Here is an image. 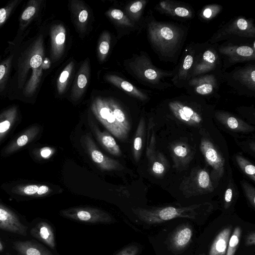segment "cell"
Returning <instances> with one entry per match:
<instances>
[{"mask_svg":"<svg viewBox=\"0 0 255 255\" xmlns=\"http://www.w3.org/2000/svg\"><path fill=\"white\" fill-rule=\"evenodd\" d=\"M145 24L149 42L159 60L176 64L187 38L189 26L158 21L151 13L147 17Z\"/></svg>","mask_w":255,"mask_h":255,"instance_id":"obj_1","label":"cell"},{"mask_svg":"<svg viewBox=\"0 0 255 255\" xmlns=\"http://www.w3.org/2000/svg\"><path fill=\"white\" fill-rule=\"evenodd\" d=\"M215 110L206 100L188 94L166 98L157 108L161 118L194 128H201L203 124L211 122Z\"/></svg>","mask_w":255,"mask_h":255,"instance_id":"obj_2","label":"cell"},{"mask_svg":"<svg viewBox=\"0 0 255 255\" xmlns=\"http://www.w3.org/2000/svg\"><path fill=\"white\" fill-rule=\"evenodd\" d=\"M91 110L98 120L116 137L126 140L130 129L128 119L119 103L111 98L97 97Z\"/></svg>","mask_w":255,"mask_h":255,"instance_id":"obj_3","label":"cell"},{"mask_svg":"<svg viewBox=\"0 0 255 255\" xmlns=\"http://www.w3.org/2000/svg\"><path fill=\"white\" fill-rule=\"evenodd\" d=\"M211 206L208 203L185 207L166 206L151 208H133V213L141 222L148 225L160 224L177 218L197 219Z\"/></svg>","mask_w":255,"mask_h":255,"instance_id":"obj_4","label":"cell"},{"mask_svg":"<svg viewBox=\"0 0 255 255\" xmlns=\"http://www.w3.org/2000/svg\"><path fill=\"white\" fill-rule=\"evenodd\" d=\"M128 66L138 79L153 89L164 90L172 86L167 79L173 77L174 69L166 70L157 67L148 55L143 52L133 56Z\"/></svg>","mask_w":255,"mask_h":255,"instance_id":"obj_5","label":"cell"},{"mask_svg":"<svg viewBox=\"0 0 255 255\" xmlns=\"http://www.w3.org/2000/svg\"><path fill=\"white\" fill-rule=\"evenodd\" d=\"M255 40H229L218 43L223 72L238 63L255 62Z\"/></svg>","mask_w":255,"mask_h":255,"instance_id":"obj_6","label":"cell"},{"mask_svg":"<svg viewBox=\"0 0 255 255\" xmlns=\"http://www.w3.org/2000/svg\"><path fill=\"white\" fill-rule=\"evenodd\" d=\"M250 39H255L254 19L240 15L221 25L208 41L219 43L229 40Z\"/></svg>","mask_w":255,"mask_h":255,"instance_id":"obj_7","label":"cell"},{"mask_svg":"<svg viewBox=\"0 0 255 255\" xmlns=\"http://www.w3.org/2000/svg\"><path fill=\"white\" fill-rule=\"evenodd\" d=\"M218 43H211L208 40L197 43L196 55L191 78L207 73L222 75V63L218 50Z\"/></svg>","mask_w":255,"mask_h":255,"instance_id":"obj_8","label":"cell"},{"mask_svg":"<svg viewBox=\"0 0 255 255\" xmlns=\"http://www.w3.org/2000/svg\"><path fill=\"white\" fill-rule=\"evenodd\" d=\"M222 79L238 95L255 96V62L236 67L230 72H224Z\"/></svg>","mask_w":255,"mask_h":255,"instance_id":"obj_9","label":"cell"},{"mask_svg":"<svg viewBox=\"0 0 255 255\" xmlns=\"http://www.w3.org/2000/svg\"><path fill=\"white\" fill-rule=\"evenodd\" d=\"M222 75L207 73L191 77L184 89L187 94L196 96L205 100L219 98Z\"/></svg>","mask_w":255,"mask_h":255,"instance_id":"obj_10","label":"cell"},{"mask_svg":"<svg viewBox=\"0 0 255 255\" xmlns=\"http://www.w3.org/2000/svg\"><path fill=\"white\" fill-rule=\"evenodd\" d=\"M210 175L205 169L197 168L182 181L180 189L187 197L212 192L214 188Z\"/></svg>","mask_w":255,"mask_h":255,"instance_id":"obj_11","label":"cell"},{"mask_svg":"<svg viewBox=\"0 0 255 255\" xmlns=\"http://www.w3.org/2000/svg\"><path fill=\"white\" fill-rule=\"evenodd\" d=\"M62 217L86 224H110L115 219L107 212L95 207H74L61 210Z\"/></svg>","mask_w":255,"mask_h":255,"instance_id":"obj_12","label":"cell"},{"mask_svg":"<svg viewBox=\"0 0 255 255\" xmlns=\"http://www.w3.org/2000/svg\"><path fill=\"white\" fill-rule=\"evenodd\" d=\"M196 42H191L186 46L177 65L173 69L174 73L170 79L172 85L184 88L189 79L196 55Z\"/></svg>","mask_w":255,"mask_h":255,"instance_id":"obj_13","label":"cell"},{"mask_svg":"<svg viewBox=\"0 0 255 255\" xmlns=\"http://www.w3.org/2000/svg\"><path fill=\"white\" fill-rule=\"evenodd\" d=\"M81 142L91 160L101 170L112 171H121L125 169L119 161L110 158L102 152L89 133L84 134L81 137Z\"/></svg>","mask_w":255,"mask_h":255,"instance_id":"obj_14","label":"cell"},{"mask_svg":"<svg viewBox=\"0 0 255 255\" xmlns=\"http://www.w3.org/2000/svg\"><path fill=\"white\" fill-rule=\"evenodd\" d=\"M200 148L206 162L212 169V181L219 180L225 172L224 158L214 144L207 137L201 138Z\"/></svg>","mask_w":255,"mask_h":255,"instance_id":"obj_15","label":"cell"},{"mask_svg":"<svg viewBox=\"0 0 255 255\" xmlns=\"http://www.w3.org/2000/svg\"><path fill=\"white\" fill-rule=\"evenodd\" d=\"M155 9L162 14L183 20L191 19L195 15L194 9L190 4L177 0L160 1Z\"/></svg>","mask_w":255,"mask_h":255,"instance_id":"obj_16","label":"cell"},{"mask_svg":"<svg viewBox=\"0 0 255 255\" xmlns=\"http://www.w3.org/2000/svg\"><path fill=\"white\" fill-rule=\"evenodd\" d=\"M0 229L26 236L27 227L20 221L14 212L0 203Z\"/></svg>","mask_w":255,"mask_h":255,"instance_id":"obj_17","label":"cell"},{"mask_svg":"<svg viewBox=\"0 0 255 255\" xmlns=\"http://www.w3.org/2000/svg\"><path fill=\"white\" fill-rule=\"evenodd\" d=\"M213 118L225 128L233 132L246 133L253 131L255 129L241 119L227 111L215 110Z\"/></svg>","mask_w":255,"mask_h":255,"instance_id":"obj_18","label":"cell"},{"mask_svg":"<svg viewBox=\"0 0 255 255\" xmlns=\"http://www.w3.org/2000/svg\"><path fill=\"white\" fill-rule=\"evenodd\" d=\"M193 236V230L188 224L178 227L170 236L168 244L174 252H179L184 250L190 243Z\"/></svg>","mask_w":255,"mask_h":255,"instance_id":"obj_19","label":"cell"},{"mask_svg":"<svg viewBox=\"0 0 255 255\" xmlns=\"http://www.w3.org/2000/svg\"><path fill=\"white\" fill-rule=\"evenodd\" d=\"M31 236L44 243L52 249L56 246L54 230L51 226L46 222L38 223L30 231Z\"/></svg>","mask_w":255,"mask_h":255,"instance_id":"obj_20","label":"cell"},{"mask_svg":"<svg viewBox=\"0 0 255 255\" xmlns=\"http://www.w3.org/2000/svg\"><path fill=\"white\" fill-rule=\"evenodd\" d=\"M15 255H54L41 244L34 240L16 241L13 243Z\"/></svg>","mask_w":255,"mask_h":255,"instance_id":"obj_21","label":"cell"},{"mask_svg":"<svg viewBox=\"0 0 255 255\" xmlns=\"http://www.w3.org/2000/svg\"><path fill=\"white\" fill-rule=\"evenodd\" d=\"M66 31L61 24L54 25L51 30V50L53 60H58L62 55L66 40Z\"/></svg>","mask_w":255,"mask_h":255,"instance_id":"obj_22","label":"cell"},{"mask_svg":"<svg viewBox=\"0 0 255 255\" xmlns=\"http://www.w3.org/2000/svg\"><path fill=\"white\" fill-rule=\"evenodd\" d=\"M89 77V60L86 59L78 72L76 81L72 87L71 97L73 101H77L82 97L88 84Z\"/></svg>","mask_w":255,"mask_h":255,"instance_id":"obj_23","label":"cell"},{"mask_svg":"<svg viewBox=\"0 0 255 255\" xmlns=\"http://www.w3.org/2000/svg\"><path fill=\"white\" fill-rule=\"evenodd\" d=\"M90 127L100 144L110 153L119 156L122 151L114 138L107 131H102L93 122H90Z\"/></svg>","mask_w":255,"mask_h":255,"instance_id":"obj_24","label":"cell"},{"mask_svg":"<svg viewBox=\"0 0 255 255\" xmlns=\"http://www.w3.org/2000/svg\"><path fill=\"white\" fill-rule=\"evenodd\" d=\"M105 78L110 83L140 101H146L149 98L146 94L118 76L108 75L106 76Z\"/></svg>","mask_w":255,"mask_h":255,"instance_id":"obj_25","label":"cell"},{"mask_svg":"<svg viewBox=\"0 0 255 255\" xmlns=\"http://www.w3.org/2000/svg\"><path fill=\"white\" fill-rule=\"evenodd\" d=\"M171 154L174 166L180 168L187 166L191 159V150L183 142L173 143L170 148Z\"/></svg>","mask_w":255,"mask_h":255,"instance_id":"obj_26","label":"cell"},{"mask_svg":"<svg viewBox=\"0 0 255 255\" xmlns=\"http://www.w3.org/2000/svg\"><path fill=\"white\" fill-rule=\"evenodd\" d=\"M232 232V226L223 229L213 241L209 255H226L228 242Z\"/></svg>","mask_w":255,"mask_h":255,"instance_id":"obj_27","label":"cell"},{"mask_svg":"<svg viewBox=\"0 0 255 255\" xmlns=\"http://www.w3.org/2000/svg\"><path fill=\"white\" fill-rule=\"evenodd\" d=\"M39 130L40 128L37 126L30 127L6 147L4 153L9 154L20 149L33 140Z\"/></svg>","mask_w":255,"mask_h":255,"instance_id":"obj_28","label":"cell"},{"mask_svg":"<svg viewBox=\"0 0 255 255\" xmlns=\"http://www.w3.org/2000/svg\"><path fill=\"white\" fill-rule=\"evenodd\" d=\"M70 7L77 28L81 32H84L89 16L87 7L82 1L77 0L71 1Z\"/></svg>","mask_w":255,"mask_h":255,"instance_id":"obj_29","label":"cell"},{"mask_svg":"<svg viewBox=\"0 0 255 255\" xmlns=\"http://www.w3.org/2000/svg\"><path fill=\"white\" fill-rule=\"evenodd\" d=\"M51 189L45 185L27 184L14 187L12 192L17 194L33 197L44 196L51 192Z\"/></svg>","mask_w":255,"mask_h":255,"instance_id":"obj_30","label":"cell"},{"mask_svg":"<svg viewBox=\"0 0 255 255\" xmlns=\"http://www.w3.org/2000/svg\"><path fill=\"white\" fill-rule=\"evenodd\" d=\"M17 117V110L11 108L0 115V141L7 133L14 123Z\"/></svg>","mask_w":255,"mask_h":255,"instance_id":"obj_31","label":"cell"},{"mask_svg":"<svg viewBox=\"0 0 255 255\" xmlns=\"http://www.w3.org/2000/svg\"><path fill=\"white\" fill-rule=\"evenodd\" d=\"M144 132L145 121L144 118L141 117L137 126L133 142V157L136 162L139 160L141 156Z\"/></svg>","mask_w":255,"mask_h":255,"instance_id":"obj_32","label":"cell"},{"mask_svg":"<svg viewBox=\"0 0 255 255\" xmlns=\"http://www.w3.org/2000/svg\"><path fill=\"white\" fill-rule=\"evenodd\" d=\"M223 6L219 4L213 3L203 7L198 14L200 20L208 22L217 16L223 10Z\"/></svg>","mask_w":255,"mask_h":255,"instance_id":"obj_33","label":"cell"},{"mask_svg":"<svg viewBox=\"0 0 255 255\" xmlns=\"http://www.w3.org/2000/svg\"><path fill=\"white\" fill-rule=\"evenodd\" d=\"M111 36L108 31H104L99 39L97 48V53L101 61L105 60L107 57L110 47Z\"/></svg>","mask_w":255,"mask_h":255,"instance_id":"obj_34","label":"cell"},{"mask_svg":"<svg viewBox=\"0 0 255 255\" xmlns=\"http://www.w3.org/2000/svg\"><path fill=\"white\" fill-rule=\"evenodd\" d=\"M74 66V62L71 61L61 73L57 82V89L59 94H62L64 92Z\"/></svg>","mask_w":255,"mask_h":255,"instance_id":"obj_35","label":"cell"},{"mask_svg":"<svg viewBox=\"0 0 255 255\" xmlns=\"http://www.w3.org/2000/svg\"><path fill=\"white\" fill-rule=\"evenodd\" d=\"M236 161L243 172L253 181H255V167L250 161L244 156L237 154Z\"/></svg>","mask_w":255,"mask_h":255,"instance_id":"obj_36","label":"cell"},{"mask_svg":"<svg viewBox=\"0 0 255 255\" xmlns=\"http://www.w3.org/2000/svg\"><path fill=\"white\" fill-rule=\"evenodd\" d=\"M148 159L150 163L151 171L155 176H160L165 172L166 169L165 163L163 157H161L159 153H158L156 156L154 153Z\"/></svg>","mask_w":255,"mask_h":255,"instance_id":"obj_37","label":"cell"},{"mask_svg":"<svg viewBox=\"0 0 255 255\" xmlns=\"http://www.w3.org/2000/svg\"><path fill=\"white\" fill-rule=\"evenodd\" d=\"M106 14L111 19L120 24L131 27L134 26L133 21L120 9H111L109 10Z\"/></svg>","mask_w":255,"mask_h":255,"instance_id":"obj_38","label":"cell"},{"mask_svg":"<svg viewBox=\"0 0 255 255\" xmlns=\"http://www.w3.org/2000/svg\"><path fill=\"white\" fill-rule=\"evenodd\" d=\"M147 2L145 0H139L133 2L127 8V11L131 19L134 21H138Z\"/></svg>","mask_w":255,"mask_h":255,"instance_id":"obj_39","label":"cell"},{"mask_svg":"<svg viewBox=\"0 0 255 255\" xmlns=\"http://www.w3.org/2000/svg\"><path fill=\"white\" fill-rule=\"evenodd\" d=\"M241 234V227L239 226L236 227L230 236L226 255H235L240 244Z\"/></svg>","mask_w":255,"mask_h":255,"instance_id":"obj_40","label":"cell"},{"mask_svg":"<svg viewBox=\"0 0 255 255\" xmlns=\"http://www.w3.org/2000/svg\"><path fill=\"white\" fill-rule=\"evenodd\" d=\"M242 186L244 189L246 197L251 206L255 207V188L245 181H242Z\"/></svg>","mask_w":255,"mask_h":255,"instance_id":"obj_41","label":"cell"},{"mask_svg":"<svg viewBox=\"0 0 255 255\" xmlns=\"http://www.w3.org/2000/svg\"><path fill=\"white\" fill-rule=\"evenodd\" d=\"M139 248L137 245L131 244L127 246L116 255H137Z\"/></svg>","mask_w":255,"mask_h":255,"instance_id":"obj_42","label":"cell"},{"mask_svg":"<svg viewBox=\"0 0 255 255\" xmlns=\"http://www.w3.org/2000/svg\"><path fill=\"white\" fill-rule=\"evenodd\" d=\"M233 197V188L232 183H230L224 195V207L225 208H228L231 204Z\"/></svg>","mask_w":255,"mask_h":255,"instance_id":"obj_43","label":"cell"},{"mask_svg":"<svg viewBox=\"0 0 255 255\" xmlns=\"http://www.w3.org/2000/svg\"><path fill=\"white\" fill-rule=\"evenodd\" d=\"M36 8L34 6H29L27 7L21 15V18L23 20H28L30 19L35 13Z\"/></svg>","mask_w":255,"mask_h":255,"instance_id":"obj_44","label":"cell"},{"mask_svg":"<svg viewBox=\"0 0 255 255\" xmlns=\"http://www.w3.org/2000/svg\"><path fill=\"white\" fill-rule=\"evenodd\" d=\"M255 244V232H251L247 236L245 240V245L246 246H254Z\"/></svg>","mask_w":255,"mask_h":255,"instance_id":"obj_45","label":"cell"},{"mask_svg":"<svg viewBox=\"0 0 255 255\" xmlns=\"http://www.w3.org/2000/svg\"><path fill=\"white\" fill-rule=\"evenodd\" d=\"M8 12L9 10L8 8H1L0 9V25L6 20Z\"/></svg>","mask_w":255,"mask_h":255,"instance_id":"obj_46","label":"cell"},{"mask_svg":"<svg viewBox=\"0 0 255 255\" xmlns=\"http://www.w3.org/2000/svg\"><path fill=\"white\" fill-rule=\"evenodd\" d=\"M40 153L42 157L47 158L51 154L52 150L49 147H44L41 149Z\"/></svg>","mask_w":255,"mask_h":255,"instance_id":"obj_47","label":"cell"},{"mask_svg":"<svg viewBox=\"0 0 255 255\" xmlns=\"http://www.w3.org/2000/svg\"><path fill=\"white\" fill-rule=\"evenodd\" d=\"M5 73V67L4 65H0V80L3 77Z\"/></svg>","mask_w":255,"mask_h":255,"instance_id":"obj_48","label":"cell"},{"mask_svg":"<svg viewBox=\"0 0 255 255\" xmlns=\"http://www.w3.org/2000/svg\"><path fill=\"white\" fill-rule=\"evenodd\" d=\"M50 61L48 59L46 58L44 61L42 62L41 66L42 68H48L50 66Z\"/></svg>","mask_w":255,"mask_h":255,"instance_id":"obj_49","label":"cell"},{"mask_svg":"<svg viewBox=\"0 0 255 255\" xmlns=\"http://www.w3.org/2000/svg\"><path fill=\"white\" fill-rule=\"evenodd\" d=\"M4 249V245L0 239V254H1L3 251Z\"/></svg>","mask_w":255,"mask_h":255,"instance_id":"obj_50","label":"cell"},{"mask_svg":"<svg viewBox=\"0 0 255 255\" xmlns=\"http://www.w3.org/2000/svg\"></svg>","mask_w":255,"mask_h":255,"instance_id":"obj_51","label":"cell"}]
</instances>
